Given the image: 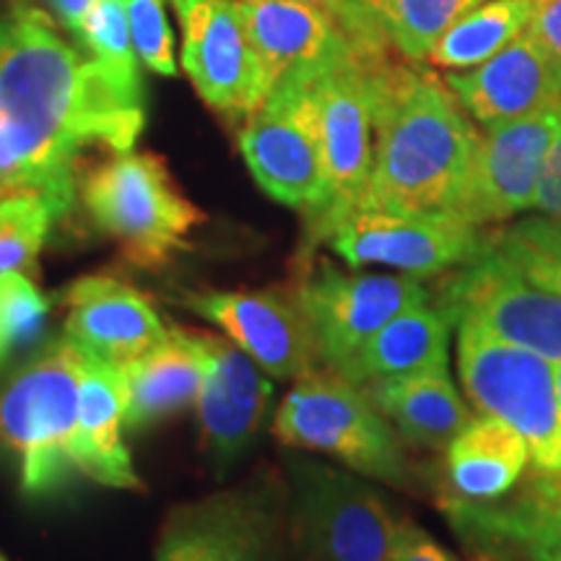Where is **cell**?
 <instances>
[{
    "instance_id": "6da1fadb",
    "label": "cell",
    "mask_w": 561,
    "mask_h": 561,
    "mask_svg": "<svg viewBox=\"0 0 561 561\" xmlns=\"http://www.w3.org/2000/svg\"><path fill=\"white\" fill-rule=\"evenodd\" d=\"M146 125L144 87L62 37L26 0L0 13V201L39 195L55 216L73 206L89 149L133 151Z\"/></svg>"
},
{
    "instance_id": "7a4b0ae2",
    "label": "cell",
    "mask_w": 561,
    "mask_h": 561,
    "mask_svg": "<svg viewBox=\"0 0 561 561\" xmlns=\"http://www.w3.org/2000/svg\"><path fill=\"white\" fill-rule=\"evenodd\" d=\"M371 94L375 153L362 208L458 216L479 144L458 96L434 70L390 53L371 66Z\"/></svg>"
},
{
    "instance_id": "3957f363",
    "label": "cell",
    "mask_w": 561,
    "mask_h": 561,
    "mask_svg": "<svg viewBox=\"0 0 561 561\" xmlns=\"http://www.w3.org/2000/svg\"><path fill=\"white\" fill-rule=\"evenodd\" d=\"M87 351L66 333L47 343L0 390V453L19 462L21 489L53 494L70 473Z\"/></svg>"
},
{
    "instance_id": "277c9868",
    "label": "cell",
    "mask_w": 561,
    "mask_h": 561,
    "mask_svg": "<svg viewBox=\"0 0 561 561\" xmlns=\"http://www.w3.org/2000/svg\"><path fill=\"white\" fill-rule=\"evenodd\" d=\"M289 447L331 455L362 479L405 489L411 483L403 439L356 382L331 367L297 377L273 419Z\"/></svg>"
},
{
    "instance_id": "5b68a950",
    "label": "cell",
    "mask_w": 561,
    "mask_h": 561,
    "mask_svg": "<svg viewBox=\"0 0 561 561\" xmlns=\"http://www.w3.org/2000/svg\"><path fill=\"white\" fill-rule=\"evenodd\" d=\"M81 201L110 240L138 268H159L191 244L203 221L164 159L149 151L112 153L81 185Z\"/></svg>"
},
{
    "instance_id": "8992f818",
    "label": "cell",
    "mask_w": 561,
    "mask_h": 561,
    "mask_svg": "<svg viewBox=\"0 0 561 561\" xmlns=\"http://www.w3.org/2000/svg\"><path fill=\"white\" fill-rule=\"evenodd\" d=\"M398 520L377 489L328 462H289V561H396Z\"/></svg>"
},
{
    "instance_id": "52a82bcc",
    "label": "cell",
    "mask_w": 561,
    "mask_h": 561,
    "mask_svg": "<svg viewBox=\"0 0 561 561\" xmlns=\"http://www.w3.org/2000/svg\"><path fill=\"white\" fill-rule=\"evenodd\" d=\"M385 53L392 50H356L322 73L307 76L318 107L325 198L305 219V263H310L314 248L331 240L333 231L364 203L375 153L371 66Z\"/></svg>"
},
{
    "instance_id": "ba28073f",
    "label": "cell",
    "mask_w": 561,
    "mask_h": 561,
    "mask_svg": "<svg viewBox=\"0 0 561 561\" xmlns=\"http://www.w3.org/2000/svg\"><path fill=\"white\" fill-rule=\"evenodd\" d=\"M458 371L476 413L517 430L530 447L525 473L551 476L561 460L557 364L458 322Z\"/></svg>"
},
{
    "instance_id": "9c48e42d",
    "label": "cell",
    "mask_w": 561,
    "mask_h": 561,
    "mask_svg": "<svg viewBox=\"0 0 561 561\" xmlns=\"http://www.w3.org/2000/svg\"><path fill=\"white\" fill-rule=\"evenodd\" d=\"M432 299L455 325L468 322L512 346L561 362V297L512 261L494 240V231L471 263L439 276Z\"/></svg>"
},
{
    "instance_id": "30bf717a",
    "label": "cell",
    "mask_w": 561,
    "mask_h": 561,
    "mask_svg": "<svg viewBox=\"0 0 561 561\" xmlns=\"http://www.w3.org/2000/svg\"><path fill=\"white\" fill-rule=\"evenodd\" d=\"M289 491L271 483L180 504L161 525L157 561H289Z\"/></svg>"
},
{
    "instance_id": "8fae6325",
    "label": "cell",
    "mask_w": 561,
    "mask_h": 561,
    "mask_svg": "<svg viewBox=\"0 0 561 561\" xmlns=\"http://www.w3.org/2000/svg\"><path fill=\"white\" fill-rule=\"evenodd\" d=\"M297 297L322 367L341 371L382 325L413 305L432 299L424 280L405 273L341 271L320 263L294 278Z\"/></svg>"
},
{
    "instance_id": "7c38bea8",
    "label": "cell",
    "mask_w": 561,
    "mask_h": 561,
    "mask_svg": "<svg viewBox=\"0 0 561 561\" xmlns=\"http://www.w3.org/2000/svg\"><path fill=\"white\" fill-rule=\"evenodd\" d=\"M240 149L252 178L271 198L312 216L325 198V161L318 107L307 73L276 81L265 102L244 121Z\"/></svg>"
},
{
    "instance_id": "4fadbf2b",
    "label": "cell",
    "mask_w": 561,
    "mask_h": 561,
    "mask_svg": "<svg viewBox=\"0 0 561 561\" xmlns=\"http://www.w3.org/2000/svg\"><path fill=\"white\" fill-rule=\"evenodd\" d=\"M489 231L458 216L392 214L362 208L348 216L328 244L348 268L385 265L413 278L445 276L486 248Z\"/></svg>"
},
{
    "instance_id": "5bb4252c",
    "label": "cell",
    "mask_w": 561,
    "mask_h": 561,
    "mask_svg": "<svg viewBox=\"0 0 561 561\" xmlns=\"http://www.w3.org/2000/svg\"><path fill=\"white\" fill-rule=\"evenodd\" d=\"M559 121L561 102L479 133L458 210L462 221L486 229L533 210Z\"/></svg>"
},
{
    "instance_id": "9a60e30c",
    "label": "cell",
    "mask_w": 561,
    "mask_h": 561,
    "mask_svg": "<svg viewBox=\"0 0 561 561\" xmlns=\"http://www.w3.org/2000/svg\"><path fill=\"white\" fill-rule=\"evenodd\" d=\"M557 385L561 405V362ZM442 510L473 559L561 561V460L551 476L525 473L502 500L466 504L442 496Z\"/></svg>"
},
{
    "instance_id": "2e32d148",
    "label": "cell",
    "mask_w": 561,
    "mask_h": 561,
    "mask_svg": "<svg viewBox=\"0 0 561 561\" xmlns=\"http://www.w3.org/2000/svg\"><path fill=\"white\" fill-rule=\"evenodd\" d=\"M180 301L185 310L214 322L271 377L297 380L322 367L291 286L265 291H195Z\"/></svg>"
},
{
    "instance_id": "e0dca14e",
    "label": "cell",
    "mask_w": 561,
    "mask_h": 561,
    "mask_svg": "<svg viewBox=\"0 0 561 561\" xmlns=\"http://www.w3.org/2000/svg\"><path fill=\"white\" fill-rule=\"evenodd\" d=\"M182 68L208 107L248 121L268 96L234 0H198L180 13Z\"/></svg>"
},
{
    "instance_id": "ac0fdd59",
    "label": "cell",
    "mask_w": 561,
    "mask_h": 561,
    "mask_svg": "<svg viewBox=\"0 0 561 561\" xmlns=\"http://www.w3.org/2000/svg\"><path fill=\"white\" fill-rule=\"evenodd\" d=\"M187 335L206 369L198 398L203 450L216 462H229L261 432L273 385L268 371L227 335L195 328H187Z\"/></svg>"
},
{
    "instance_id": "d6986e66",
    "label": "cell",
    "mask_w": 561,
    "mask_h": 561,
    "mask_svg": "<svg viewBox=\"0 0 561 561\" xmlns=\"http://www.w3.org/2000/svg\"><path fill=\"white\" fill-rule=\"evenodd\" d=\"M252 50L261 60L265 89L291 73H322L359 47L333 13L299 0H234Z\"/></svg>"
},
{
    "instance_id": "ffe728a7",
    "label": "cell",
    "mask_w": 561,
    "mask_h": 561,
    "mask_svg": "<svg viewBox=\"0 0 561 561\" xmlns=\"http://www.w3.org/2000/svg\"><path fill=\"white\" fill-rule=\"evenodd\" d=\"M62 305L68 339L115 367L136 362L170 335L151 301L121 278H79L68 286Z\"/></svg>"
},
{
    "instance_id": "44dd1931",
    "label": "cell",
    "mask_w": 561,
    "mask_h": 561,
    "mask_svg": "<svg viewBox=\"0 0 561 561\" xmlns=\"http://www.w3.org/2000/svg\"><path fill=\"white\" fill-rule=\"evenodd\" d=\"M445 81L481 128L520 121L561 102V70L528 30L479 68L447 73Z\"/></svg>"
},
{
    "instance_id": "7402d4cb",
    "label": "cell",
    "mask_w": 561,
    "mask_h": 561,
    "mask_svg": "<svg viewBox=\"0 0 561 561\" xmlns=\"http://www.w3.org/2000/svg\"><path fill=\"white\" fill-rule=\"evenodd\" d=\"M125 382L115 364L87 354L79 392V421L73 437L76 471L112 489H138L128 447L123 442L125 426Z\"/></svg>"
},
{
    "instance_id": "603a6c76",
    "label": "cell",
    "mask_w": 561,
    "mask_h": 561,
    "mask_svg": "<svg viewBox=\"0 0 561 561\" xmlns=\"http://www.w3.org/2000/svg\"><path fill=\"white\" fill-rule=\"evenodd\" d=\"M455 322L434 299L413 305L382 325L351 356L341 375L359 388L419 371L450 367Z\"/></svg>"
},
{
    "instance_id": "cb8c5ba5",
    "label": "cell",
    "mask_w": 561,
    "mask_h": 561,
    "mask_svg": "<svg viewBox=\"0 0 561 561\" xmlns=\"http://www.w3.org/2000/svg\"><path fill=\"white\" fill-rule=\"evenodd\" d=\"M364 392L390 421L398 437L424 450H447L473 419L466 398L453 382L450 367L364 385Z\"/></svg>"
},
{
    "instance_id": "d4e9b609",
    "label": "cell",
    "mask_w": 561,
    "mask_h": 561,
    "mask_svg": "<svg viewBox=\"0 0 561 561\" xmlns=\"http://www.w3.org/2000/svg\"><path fill=\"white\" fill-rule=\"evenodd\" d=\"M450 500L489 504L507 496L530 468V447L510 424L476 413L445 450Z\"/></svg>"
},
{
    "instance_id": "484cf974",
    "label": "cell",
    "mask_w": 561,
    "mask_h": 561,
    "mask_svg": "<svg viewBox=\"0 0 561 561\" xmlns=\"http://www.w3.org/2000/svg\"><path fill=\"white\" fill-rule=\"evenodd\" d=\"M125 382V426L140 430L174 411L198 405L203 359L187 328H170V335L149 354L121 367Z\"/></svg>"
},
{
    "instance_id": "4316f807",
    "label": "cell",
    "mask_w": 561,
    "mask_h": 561,
    "mask_svg": "<svg viewBox=\"0 0 561 561\" xmlns=\"http://www.w3.org/2000/svg\"><path fill=\"white\" fill-rule=\"evenodd\" d=\"M533 0H483L437 39L426 62L450 73L479 68L530 26Z\"/></svg>"
},
{
    "instance_id": "83f0119b",
    "label": "cell",
    "mask_w": 561,
    "mask_h": 561,
    "mask_svg": "<svg viewBox=\"0 0 561 561\" xmlns=\"http://www.w3.org/2000/svg\"><path fill=\"white\" fill-rule=\"evenodd\" d=\"M392 53L421 62L437 39L483 0H364Z\"/></svg>"
},
{
    "instance_id": "f1b7e54d",
    "label": "cell",
    "mask_w": 561,
    "mask_h": 561,
    "mask_svg": "<svg viewBox=\"0 0 561 561\" xmlns=\"http://www.w3.org/2000/svg\"><path fill=\"white\" fill-rule=\"evenodd\" d=\"M58 219L50 203L39 195H16L0 201V276L3 273H37L53 221Z\"/></svg>"
},
{
    "instance_id": "f546056e",
    "label": "cell",
    "mask_w": 561,
    "mask_h": 561,
    "mask_svg": "<svg viewBox=\"0 0 561 561\" xmlns=\"http://www.w3.org/2000/svg\"><path fill=\"white\" fill-rule=\"evenodd\" d=\"M494 240L536 284L561 297V216H528L494 231Z\"/></svg>"
},
{
    "instance_id": "4dcf8cb0",
    "label": "cell",
    "mask_w": 561,
    "mask_h": 561,
    "mask_svg": "<svg viewBox=\"0 0 561 561\" xmlns=\"http://www.w3.org/2000/svg\"><path fill=\"white\" fill-rule=\"evenodd\" d=\"M79 42L91 58L107 66L125 81L140 83V70L133 47L125 0H96L83 21Z\"/></svg>"
},
{
    "instance_id": "1f68e13d",
    "label": "cell",
    "mask_w": 561,
    "mask_h": 561,
    "mask_svg": "<svg viewBox=\"0 0 561 561\" xmlns=\"http://www.w3.org/2000/svg\"><path fill=\"white\" fill-rule=\"evenodd\" d=\"M125 11H128L130 37L138 58L157 73H178L174 42L164 16V3L161 0H125Z\"/></svg>"
},
{
    "instance_id": "d6a6232c",
    "label": "cell",
    "mask_w": 561,
    "mask_h": 561,
    "mask_svg": "<svg viewBox=\"0 0 561 561\" xmlns=\"http://www.w3.org/2000/svg\"><path fill=\"white\" fill-rule=\"evenodd\" d=\"M50 305L26 273H3L0 276V318L11 346L37 339L45 325Z\"/></svg>"
},
{
    "instance_id": "836d02e7",
    "label": "cell",
    "mask_w": 561,
    "mask_h": 561,
    "mask_svg": "<svg viewBox=\"0 0 561 561\" xmlns=\"http://www.w3.org/2000/svg\"><path fill=\"white\" fill-rule=\"evenodd\" d=\"M299 3L318 5V9L333 13L341 21L343 30L348 32V37L359 47H367V50H392L388 39L382 37V32L377 30L364 0H299Z\"/></svg>"
},
{
    "instance_id": "e575fe53",
    "label": "cell",
    "mask_w": 561,
    "mask_h": 561,
    "mask_svg": "<svg viewBox=\"0 0 561 561\" xmlns=\"http://www.w3.org/2000/svg\"><path fill=\"white\" fill-rule=\"evenodd\" d=\"M533 210L543 216H561V121L557 133H553L551 149L546 153Z\"/></svg>"
},
{
    "instance_id": "d590c367",
    "label": "cell",
    "mask_w": 561,
    "mask_h": 561,
    "mask_svg": "<svg viewBox=\"0 0 561 561\" xmlns=\"http://www.w3.org/2000/svg\"><path fill=\"white\" fill-rule=\"evenodd\" d=\"M528 32L561 70V0H533Z\"/></svg>"
},
{
    "instance_id": "8d00e7d4",
    "label": "cell",
    "mask_w": 561,
    "mask_h": 561,
    "mask_svg": "<svg viewBox=\"0 0 561 561\" xmlns=\"http://www.w3.org/2000/svg\"><path fill=\"white\" fill-rule=\"evenodd\" d=\"M396 561H458L445 546H439L424 528L416 523L401 520L398 525Z\"/></svg>"
},
{
    "instance_id": "74e56055",
    "label": "cell",
    "mask_w": 561,
    "mask_h": 561,
    "mask_svg": "<svg viewBox=\"0 0 561 561\" xmlns=\"http://www.w3.org/2000/svg\"><path fill=\"white\" fill-rule=\"evenodd\" d=\"M47 3H50L53 11L58 13L60 24L79 39L83 21H87L89 11L94 9L96 0H47Z\"/></svg>"
},
{
    "instance_id": "f35d334b",
    "label": "cell",
    "mask_w": 561,
    "mask_h": 561,
    "mask_svg": "<svg viewBox=\"0 0 561 561\" xmlns=\"http://www.w3.org/2000/svg\"><path fill=\"white\" fill-rule=\"evenodd\" d=\"M11 341H9V333H5V325H3V318H0V364L9 359L11 354Z\"/></svg>"
},
{
    "instance_id": "ab89813d",
    "label": "cell",
    "mask_w": 561,
    "mask_h": 561,
    "mask_svg": "<svg viewBox=\"0 0 561 561\" xmlns=\"http://www.w3.org/2000/svg\"><path fill=\"white\" fill-rule=\"evenodd\" d=\"M172 3H174V9H178V13H182V11L191 9L193 3H198V0H172Z\"/></svg>"
},
{
    "instance_id": "60d3db41",
    "label": "cell",
    "mask_w": 561,
    "mask_h": 561,
    "mask_svg": "<svg viewBox=\"0 0 561 561\" xmlns=\"http://www.w3.org/2000/svg\"><path fill=\"white\" fill-rule=\"evenodd\" d=\"M473 561H494V559H486V557H476Z\"/></svg>"
},
{
    "instance_id": "b9f144b4",
    "label": "cell",
    "mask_w": 561,
    "mask_h": 561,
    "mask_svg": "<svg viewBox=\"0 0 561 561\" xmlns=\"http://www.w3.org/2000/svg\"><path fill=\"white\" fill-rule=\"evenodd\" d=\"M0 561H5V557H3V553H0Z\"/></svg>"
}]
</instances>
